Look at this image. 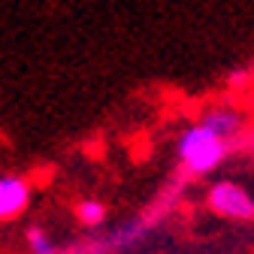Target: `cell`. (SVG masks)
Instances as JSON below:
<instances>
[{
	"label": "cell",
	"instance_id": "obj_7",
	"mask_svg": "<svg viewBox=\"0 0 254 254\" xmlns=\"http://www.w3.org/2000/svg\"><path fill=\"white\" fill-rule=\"evenodd\" d=\"M236 148L245 154V157H251L254 161V127H248V130L239 136V142H236Z\"/></svg>",
	"mask_w": 254,
	"mask_h": 254
},
{
	"label": "cell",
	"instance_id": "obj_2",
	"mask_svg": "<svg viewBox=\"0 0 254 254\" xmlns=\"http://www.w3.org/2000/svg\"><path fill=\"white\" fill-rule=\"evenodd\" d=\"M206 209L230 224H254V197L251 190L233 179H218L206 188L203 194Z\"/></svg>",
	"mask_w": 254,
	"mask_h": 254
},
{
	"label": "cell",
	"instance_id": "obj_6",
	"mask_svg": "<svg viewBox=\"0 0 254 254\" xmlns=\"http://www.w3.org/2000/svg\"><path fill=\"white\" fill-rule=\"evenodd\" d=\"M24 242H27L30 254H55V251H58V245L52 242V236H49L46 227H40V224H30V227L24 230Z\"/></svg>",
	"mask_w": 254,
	"mask_h": 254
},
{
	"label": "cell",
	"instance_id": "obj_5",
	"mask_svg": "<svg viewBox=\"0 0 254 254\" xmlns=\"http://www.w3.org/2000/svg\"><path fill=\"white\" fill-rule=\"evenodd\" d=\"M73 215H76V221L82 227H100L103 221L109 218V209H106V203H100V200H94V197H85V200H79L76 206H73Z\"/></svg>",
	"mask_w": 254,
	"mask_h": 254
},
{
	"label": "cell",
	"instance_id": "obj_1",
	"mask_svg": "<svg viewBox=\"0 0 254 254\" xmlns=\"http://www.w3.org/2000/svg\"><path fill=\"white\" fill-rule=\"evenodd\" d=\"M236 151V142L224 139L221 133H215L209 124L197 121L182 130L179 142H176V157H179V176H185L188 182L212 176L215 170L224 167V161Z\"/></svg>",
	"mask_w": 254,
	"mask_h": 254
},
{
	"label": "cell",
	"instance_id": "obj_3",
	"mask_svg": "<svg viewBox=\"0 0 254 254\" xmlns=\"http://www.w3.org/2000/svg\"><path fill=\"white\" fill-rule=\"evenodd\" d=\"M203 124H209L215 133H221L224 139H230V142H239V136L248 130V121H245V112L242 109H236V106H230V103H215L212 109H206L203 112V118H200Z\"/></svg>",
	"mask_w": 254,
	"mask_h": 254
},
{
	"label": "cell",
	"instance_id": "obj_4",
	"mask_svg": "<svg viewBox=\"0 0 254 254\" xmlns=\"http://www.w3.org/2000/svg\"><path fill=\"white\" fill-rule=\"evenodd\" d=\"M30 206V182L21 176H0V224L15 221Z\"/></svg>",
	"mask_w": 254,
	"mask_h": 254
}]
</instances>
